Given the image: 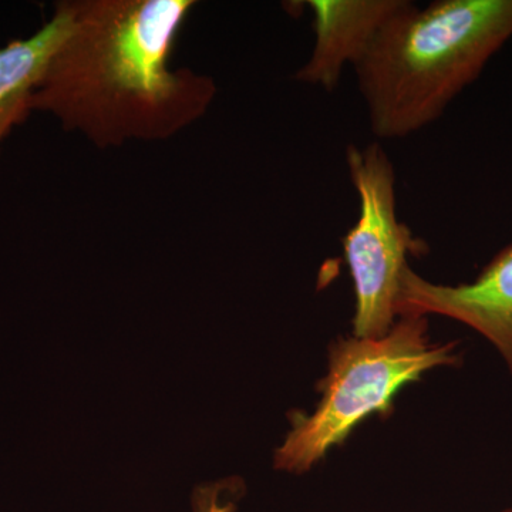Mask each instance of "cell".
I'll return each instance as SVG.
<instances>
[{
    "label": "cell",
    "mask_w": 512,
    "mask_h": 512,
    "mask_svg": "<svg viewBox=\"0 0 512 512\" xmlns=\"http://www.w3.org/2000/svg\"><path fill=\"white\" fill-rule=\"evenodd\" d=\"M460 363L457 342L430 339L427 316H400L382 338H336L329 345L326 375L316 384L319 402L311 413L289 414L291 430L275 450L274 467L295 476L308 473L360 423L375 414L389 416L404 387L431 370Z\"/></svg>",
    "instance_id": "3"
},
{
    "label": "cell",
    "mask_w": 512,
    "mask_h": 512,
    "mask_svg": "<svg viewBox=\"0 0 512 512\" xmlns=\"http://www.w3.org/2000/svg\"><path fill=\"white\" fill-rule=\"evenodd\" d=\"M512 37V0L407 2L355 64L379 138H403L439 120Z\"/></svg>",
    "instance_id": "2"
},
{
    "label": "cell",
    "mask_w": 512,
    "mask_h": 512,
    "mask_svg": "<svg viewBox=\"0 0 512 512\" xmlns=\"http://www.w3.org/2000/svg\"><path fill=\"white\" fill-rule=\"evenodd\" d=\"M409 0H309L315 46L295 74L298 82L333 92L346 64L355 66L384 23Z\"/></svg>",
    "instance_id": "6"
},
{
    "label": "cell",
    "mask_w": 512,
    "mask_h": 512,
    "mask_svg": "<svg viewBox=\"0 0 512 512\" xmlns=\"http://www.w3.org/2000/svg\"><path fill=\"white\" fill-rule=\"evenodd\" d=\"M350 180L359 195V220L342 239L355 292L353 336L382 338L397 320L400 285L407 256L426 245L396 212V174L379 143L346 150Z\"/></svg>",
    "instance_id": "4"
},
{
    "label": "cell",
    "mask_w": 512,
    "mask_h": 512,
    "mask_svg": "<svg viewBox=\"0 0 512 512\" xmlns=\"http://www.w3.org/2000/svg\"><path fill=\"white\" fill-rule=\"evenodd\" d=\"M72 0L59 2L56 13L29 39H15L0 49V143L13 126L28 117L50 60L73 28Z\"/></svg>",
    "instance_id": "7"
},
{
    "label": "cell",
    "mask_w": 512,
    "mask_h": 512,
    "mask_svg": "<svg viewBox=\"0 0 512 512\" xmlns=\"http://www.w3.org/2000/svg\"><path fill=\"white\" fill-rule=\"evenodd\" d=\"M500 512H512V507L511 508H505V510L500 511Z\"/></svg>",
    "instance_id": "9"
},
{
    "label": "cell",
    "mask_w": 512,
    "mask_h": 512,
    "mask_svg": "<svg viewBox=\"0 0 512 512\" xmlns=\"http://www.w3.org/2000/svg\"><path fill=\"white\" fill-rule=\"evenodd\" d=\"M239 485L231 481L205 485L195 490L192 497L194 512H235Z\"/></svg>",
    "instance_id": "8"
},
{
    "label": "cell",
    "mask_w": 512,
    "mask_h": 512,
    "mask_svg": "<svg viewBox=\"0 0 512 512\" xmlns=\"http://www.w3.org/2000/svg\"><path fill=\"white\" fill-rule=\"evenodd\" d=\"M439 315L483 336L512 379V244L501 249L467 284H433L404 269L397 316Z\"/></svg>",
    "instance_id": "5"
},
{
    "label": "cell",
    "mask_w": 512,
    "mask_h": 512,
    "mask_svg": "<svg viewBox=\"0 0 512 512\" xmlns=\"http://www.w3.org/2000/svg\"><path fill=\"white\" fill-rule=\"evenodd\" d=\"M73 28L30 109L49 111L97 147L167 140L204 116L210 76L171 70L192 0H72Z\"/></svg>",
    "instance_id": "1"
}]
</instances>
